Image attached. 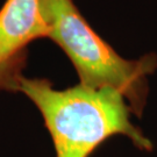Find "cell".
Here are the masks:
<instances>
[{
	"instance_id": "cell-1",
	"label": "cell",
	"mask_w": 157,
	"mask_h": 157,
	"mask_svg": "<svg viewBox=\"0 0 157 157\" xmlns=\"http://www.w3.org/2000/svg\"><path fill=\"white\" fill-rule=\"evenodd\" d=\"M15 90L23 92L42 113L57 157H89L100 143L117 134L128 136L140 149L152 148L132 124L130 106L115 89L79 84L59 91L45 79L19 75Z\"/></svg>"
},
{
	"instance_id": "cell-2",
	"label": "cell",
	"mask_w": 157,
	"mask_h": 157,
	"mask_svg": "<svg viewBox=\"0 0 157 157\" xmlns=\"http://www.w3.org/2000/svg\"><path fill=\"white\" fill-rule=\"evenodd\" d=\"M41 17L49 37L71 59L80 84L112 87L140 115L147 97V76L157 67V57L128 61L118 55L86 22L72 0H41Z\"/></svg>"
},
{
	"instance_id": "cell-3",
	"label": "cell",
	"mask_w": 157,
	"mask_h": 157,
	"mask_svg": "<svg viewBox=\"0 0 157 157\" xmlns=\"http://www.w3.org/2000/svg\"><path fill=\"white\" fill-rule=\"evenodd\" d=\"M39 37H45L41 0H7L0 11V71L17 75L21 51Z\"/></svg>"
},
{
	"instance_id": "cell-4",
	"label": "cell",
	"mask_w": 157,
	"mask_h": 157,
	"mask_svg": "<svg viewBox=\"0 0 157 157\" xmlns=\"http://www.w3.org/2000/svg\"><path fill=\"white\" fill-rule=\"evenodd\" d=\"M17 77L4 71H0V89H14L17 84Z\"/></svg>"
}]
</instances>
